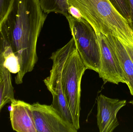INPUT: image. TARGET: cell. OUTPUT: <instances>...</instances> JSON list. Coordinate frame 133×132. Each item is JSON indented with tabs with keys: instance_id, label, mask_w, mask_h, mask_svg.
<instances>
[{
	"instance_id": "cell-1",
	"label": "cell",
	"mask_w": 133,
	"mask_h": 132,
	"mask_svg": "<svg viewBox=\"0 0 133 132\" xmlns=\"http://www.w3.org/2000/svg\"><path fill=\"white\" fill-rule=\"evenodd\" d=\"M47 15L39 0H13L1 25L0 33L18 59L20 70L15 77L16 84H22L36 64L37 40Z\"/></svg>"
},
{
	"instance_id": "cell-2",
	"label": "cell",
	"mask_w": 133,
	"mask_h": 132,
	"mask_svg": "<svg viewBox=\"0 0 133 132\" xmlns=\"http://www.w3.org/2000/svg\"><path fill=\"white\" fill-rule=\"evenodd\" d=\"M96 33L112 36L124 43H133V26L109 0H68Z\"/></svg>"
},
{
	"instance_id": "cell-3",
	"label": "cell",
	"mask_w": 133,
	"mask_h": 132,
	"mask_svg": "<svg viewBox=\"0 0 133 132\" xmlns=\"http://www.w3.org/2000/svg\"><path fill=\"white\" fill-rule=\"evenodd\" d=\"M88 69L79 54L75 44L70 51L62 72V89L74 128L80 129L81 82Z\"/></svg>"
},
{
	"instance_id": "cell-4",
	"label": "cell",
	"mask_w": 133,
	"mask_h": 132,
	"mask_svg": "<svg viewBox=\"0 0 133 132\" xmlns=\"http://www.w3.org/2000/svg\"><path fill=\"white\" fill-rule=\"evenodd\" d=\"M75 46L88 69L99 72L100 49L97 35L91 25L84 18L66 17Z\"/></svg>"
},
{
	"instance_id": "cell-5",
	"label": "cell",
	"mask_w": 133,
	"mask_h": 132,
	"mask_svg": "<svg viewBox=\"0 0 133 132\" xmlns=\"http://www.w3.org/2000/svg\"><path fill=\"white\" fill-rule=\"evenodd\" d=\"M74 45L75 42L72 38L65 45L52 53L50 58L53 61L52 68L49 76L44 80L48 90L52 94V106L58 111L64 120L72 125V119L63 93L61 76L64 63Z\"/></svg>"
},
{
	"instance_id": "cell-6",
	"label": "cell",
	"mask_w": 133,
	"mask_h": 132,
	"mask_svg": "<svg viewBox=\"0 0 133 132\" xmlns=\"http://www.w3.org/2000/svg\"><path fill=\"white\" fill-rule=\"evenodd\" d=\"M37 132H77L72 124L66 121L52 105L39 102L31 104Z\"/></svg>"
},
{
	"instance_id": "cell-7",
	"label": "cell",
	"mask_w": 133,
	"mask_h": 132,
	"mask_svg": "<svg viewBox=\"0 0 133 132\" xmlns=\"http://www.w3.org/2000/svg\"><path fill=\"white\" fill-rule=\"evenodd\" d=\"M96 33L100 49V68L98 73L99 77L105 83H126L122 70L107 36L100 33Z\"/></svg>"
},
{
	"instance_id": "cell-8",
	"label": "cell",
	"mask_w": 133,
	"mask_h": 132,
	"mask_svg": "<svg viewBox=\"0 0 133 132\" xmlns=\"http://www.w3.org/2000/svg\"><path fill=\"white\" fill-rule=\"evenodd\" d=\"M19 70L18 57L11 45L0 33V75L4 81L5 101L7 104L15 99L11 73L16 74Z\"/></svg>"
},
{
	"instance_id": "cell-9",
	"label": "cell",
	"mask_w": 133,
	"mask_h": 132,
	"mask_svg": "<svg viewBox=\"0 0 133 132\" xmlns=\"http://www.w3.org/2000/svg\"><path fill=\"white\" fill-rule=\"evenodd\" d=\"M97 119L100 132H112L119 125L117 114L127 104L125 100L110 98L101 94L97 98Z\"/></svg>"
},
{
	"instance_id": "cell-10",
	"label": "cell",
	"mask_w": 133,
	"mask_h": 132,
	"mask_svg": "<svg viewBox=\"0 0 133 132\" xmlns=\"http://www.w3.org/2000/svg\"><path fill=\"white\" fill-rule=\"evenodd\" d=\"M11 103L10 121L13 130L18 132H37L31 104L15 98Z\"/></svg>"
},
{
	"instance_id": "cell-11",
	"label": "cell",
	"mask_w": 133,
	"mask_h": 132,
	"mask_svg": "<svg viewBox=\"0 0 133 132\" xmlns=\"http://www.w3.org/2000/svg\"><path fill=\"white\" fill-rule=\"evenodd\" d=\"M107 38L115 51L122 70L131 95L133 96V62L124 43L116 37L108 36Z\"/></svg>"
},
{
	"instance_id": "cell-12",
	"label": "cell",
	"mask_w": 133,
	"mask_h": 132,
	"mask_svg": "<svg viewBox=\"0 0 133 132\" xmlns=\"http://www.w3.org/2000/svg\"><path fill=\"white\" fill-rule=\"evenodd\" d=\"M42 10L44 13L51 12L61 14L65 17L70 15L68 0H39Z\"/></svg>"
},
{
	"instance_id": "cell-13",
	"label": "cell",
	"mask_w": 133,
	"mask_h": 132,
	"mask_svg": "<svg viewBox=\"0 0 133 132\" xmlns=\"http://www.w3.org/2000/svg\"><path fill=\"white\" fill-rule=\"evenodd\" d=\"M114 7L133 26L131 10L128 0H109Z\"/></svg>"
},
{
	"instance_id": "cell-14",
	"label": "cell",
	"mask_w": 133,
	"mask_h": 132,
	"mask_svg": "<svg viewBox=\"0 0 133 132\" xmlns=\"http://www.w3.org/2000/svg\"><path fill=\"white\" fill-rule=\"evenodd\" d=\"M13 0H0V28L10 9Z\"/></svg>"
},
{
	"instance_id": "cell-15",
	"label": "cell",
	"mask_w": 133,
	"mask_h": 132,
	"mask_svg": "<svg viewBox=\"0 0 133 132\" xmlns=\"http://www.w3.org/2000/svg\"><path fill=\"white\" fill-rule=\"evenodd\" d=\"M5 87L2 77L0 75V112L3 107L6 104L5 101Z\"/></svg>"
},
{
	"instance_id": "cell-16",
	"label": "cell",
	"mask_w": 133,
	"mask_h": 132,
	"mask_svg": "<svg viewBox=\"0 0 133 132\" xmlns=\"http://www.w3.org/2000/svg\"><path fill=\"white\" fill-rule=\"evenodd\" d=\"M68 12L70 15L78 19L83 18L80 12L77 8L72 5H69L68 8Z\"/></svg>"
},
{
	"instance_id": "cell-17",
	"label": "cell",
	"mask_w": 133,
	"mask_h": 132,
	"mask_svg": "<svg viewBox=\"0 0 133 132\" xmlns=\"http://www.w3.org/2000/svg\"><path fill=\"white\" fill-rule=\"evenodd\" d=\"M124 44L133 62V44Z\"/></svg>"
},
{
	"instance_id": "cell-18",
	"label": "cell",
	"mask_w": 133,
	"mask_h": 132,
	"mask_svg": "<svg viewBox=\"0 0 133 132\" xmlns=\"http://www.w3.org/2000/svg\"><path fill=\"white\" fill-rule=\"evenodd\" d=\"M131 10V18L133 24V0H128Z\"/></svg>"
},
{
	"instance_id": "cell-19",
	"label": "cell",
	"mask_w": 133,
	"mask_h": 132,
	"mask_svg": "<svg viewBox=\"0 0 133 132\" xmlns=\"http://www.w3.org/2000/svg\"><path fill=\"white\" fill-rule=\"evenodd\" d=\"M0 31H1V28H0Z\"/></svg>"
}]
</instances>
